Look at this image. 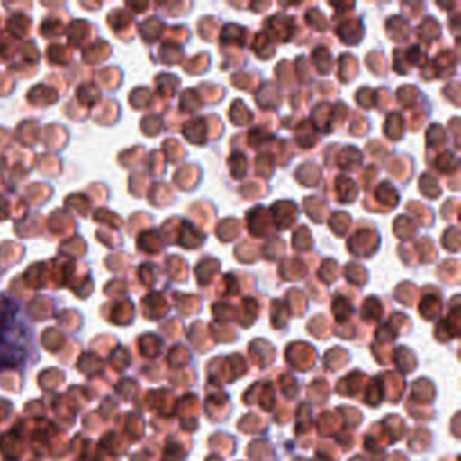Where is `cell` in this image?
<instances>
[{
	"mask_svg": "<svg viewBox=\"0 0 461 461\" xmlns=\"http://www.w3.org/2000/svg\"><path fill=\"white\" fill-rule=\"evenodd\" d=\"M34 331L23 306L0 294V371L23 366L32 355Z\"/></svg>",
	"mask_w": 461,
	"mask_h": 461,
	"instance_id": "1",
	"label": "cell"
}]
</instances>
